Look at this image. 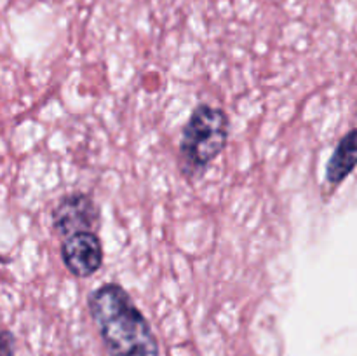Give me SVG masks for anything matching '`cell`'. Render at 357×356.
Returning a JSON list of instances; mask_svg holds the SVG:
<instances>
[{
    "instance_id": "cell-2",
    "label": "cell",
    "mask_w": 357,
    "mask_h": 356,
    "mask_svg": "<svg viewBox=\"0 0 357 356\" xmlns=\"http://www.w3.org/2000/svg\"><path fill=\"white\" fill-rule=\"evenodd\" d=\"M229 117L213 105L201 103L192 110L180 140V168L187 180H199L229 142Z\"/></svg>"
},
{
    "instance_id": "cell-4",
    "label": "cell",
    "mask_w": 357,
    "mask_h": 356,
    "mask_svg": "<svg viewBox=\"0 0 357 356\" xmlns=\"http://www.w3.org/2000/svg\"><path fill=\"white\" fill-rule=\"evenodd\" d=\"M103 244L98 230H79L61 237V260L75 278H89L103 265Z\"/></svg>"
},
{
    "instance_id": "cell-6",
    "label": "cell",
    "mask_w": 357,
    "mask_h": 356,
    "mask_svg": "<svg viewBox=\"0 0 357 356\" xmlns=\"http://www.w3.org/2000/svg\"><path fill=\"white\" fill-rule=\"evenodd\" d=\"M14 346H16V339L13 332L0 330V356H14Z\"/></svg>"
},
{
    "instance_id": "cell-1",
    "label": "cell",
    "mask_w": 357,
    "mask_h": 356,
    "mask_svg": "<svg viewBox=\"0 0 357 356\" xmlns=\"http://www.w3.org/2000/svg\"><path fill=\"white\" fill-rule=\"evenodd\" d=\"M87 309L107 356H160L149 320L124 286L117 283L100 285L87 297Z\"/></svg>"
},
{
    "instance_id": "cell-5",
    "label": "cell",
    "mask_w": 357,
    "mask_h": 356,
    "mask_svg": "<svg viewBox=\"0 0 357 356\" xmlns=\"http://www.w3.org/2000/svg\"><path fill=\"white\" fill-rule=\"evenodd\" d=\"M356 168V129H351L338 142L326 164L324 178L330 185H340Z\"/></svg>"
},
{
    "instance_id": "cell-3",
    "label": "cell",
    "mask_w": 357,
    "mask_h": 356,
    "mask_svg": "<svg viewBox=\"0 0 357 356\" xmlns=\"http://www.w3.org/2000/svg\"><path fill=\"white\" fill-rule=\"evenodd\" d=\"M52 229L59 237L79 230H98L100 209L87 192H72L56 202L51 212Z\"/></svg>"
}]
</instances>
